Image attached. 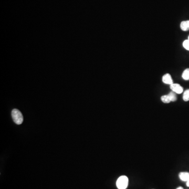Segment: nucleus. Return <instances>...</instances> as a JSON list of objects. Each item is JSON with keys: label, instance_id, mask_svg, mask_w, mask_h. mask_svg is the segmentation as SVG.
<instances>
[{"label": "nucleus", "instance_id": "nucleus-1", "mask_svg": "<svg viewBox=\"0 0 189 189\" xmlns=\"http://www.w3.org/2000/svg\"><path fill=\"white\" fill-rule=\"evenodd\" d=\"M129 180L127 176L122 175L118 178L117 182L116 185L118 189H126L128 185Z\"/></svg>", "mask_w": 189, "mask_h": 189}, {"label": "nucleus", "instance_id": "nucleus-2", "mask_svg": "<svg viewBox=\"0 0 189 189\" xmlns=\"http://www.w3.org/2000/svg\"><path fill=\"white\" fill-rule=\"evenodd\" d=\"M12 117L14 123L17 125H21L23 121V117L21 112L17 109H14L12 110Z\"/></svg>", "mask_w": 189, "mask_h": 189}, {"label": "nucleus", "instance_id": "nucleus-3", "mask_svg": "<svg viewBox=\"0 0 189 189\" xmlns=\"http://www.w3.org/2000/svg\"><path fill=\"white\" fill-rule=\"evenodd\" d=\"M170 88L172 92L177 94H180L183 92V88L181 85L178 84L173 83L172 85H170Z\"/></svg>", "mask_w": 189, "mask_h": 189}, {"label": "nucleus", "instance_id": "nucleus-4", "mask_svg": "<svg viewBox=\"0 0 189 189\" xmlns=\"http://www.w3.org/2000/svg\"><path fill=\"white\" fill-rule=\"evenodd\" d=\"M162 82L165 84L172 85L173 84L172 78L171 76L169 74H165L162 77Z\"/></svg>", "mask_w": 189, "mask_h": 189}, {"label": "nucleus", "instance_id": "nucleus-5", "mask_svg": "<svg viewBox=\"0 0 189 189\" xmlns=\"http://www.w3.org/2000/svg\"><path fill=\"white\" fill-rule=\"evenodd\" d=\"M180 28L182 31H188L189 30V20L182 21L180 24Z\"/></svg>", "mask_w": 189, "mask_h": 189}, {"label": "nucleus", "instance_id": "nucleus-6", "mask_svg": "<svg viewBox=\"0 0 189 189\" xmlns=\"http://www.w3.org/2000/svg\"><path fill=\"white\" fill-rule=\"evenodd\" d=\"M179 177L182 181L187 182L189 179V173L187 172H182L180 173Z\"/></svg>", "mask_w": 189, "mask_h": 189}, {"label": "nucleus", "instance_id": "nucleus-7", "mask_svg": "<svg viewBox=\"0 0 189 189\" xmlns=\"http://www.w3.org/2000/svg\"><path fill=\"white\" fill-rule=\"evenodd\" d=\"M169 97L170 98L171 102H175L177 100V94L173 92H169L168 94Z\"/></svg>", "mask_w": 189, "mask_h": 189}, {"label": "nucleus", "instance_id": "nucleus-8", "mask_svg": "<svg viewBox=\"0 0 189 189\" xmlns=\"http://www.w3.org/2000/svg\"><path fill=\"white\" fill-rule=\"evenodd\" d=\"M182 77L184 80H189V69H185L182 74Z\"/></svg>", "mask_w": 189, "mask_h": 189}, {"label": "nucleus", "instance_id": "nucleus-9", "mask_svg": "<svg viewBox=\"0 0 189 189\" xmlns=\"http://www.w3.org/2000/svg\"><path fill=\"white\" fill-rule=\"evenodd\" d=\"M161 100L162 102L165 104H168V103H170V102H171L168 94H165V95H163L162 96H161Z\"/></svg>", "mask_w": 189, "mask_h": 189}, {"label": "nucleus", "instance_id": "nucleus-10", "mask_svg": "<svg viewBox=\"0 0 189 189\" xmlns=\"http://www.w3.org/2000/svg\"><path fill=\"white\" fill-rule=\"evenodd\" d=\"M183 99L185 102L189 101V89L184 91L183 95Z\"/></svg>", "mask_w": 189, "mask_h": 189}, {"label": "nucleus", "instance_id": "nucleus-11", "mask_svg": "<svg viewBox=\"0 0 189 189\" xmlns=\"http://www.w3.org/2000/svg\"><path fill=\"white\" fill-rule=\"evenodd\" d=\"M183 46L185 50H189V40H184L183 43Z\"/></svg>", "mask_w": 189, "mask_h": 189}, {"label": "nucleus", "instance_id": "nucleus-12", "mask_svg": "<svg viewBox=\"0 0 189 189\" xmlns=\"http://www.w3.org/2000/svg\"><path fill=\"white\" fill-rule=\"evenodd\" d=\"M186 184H187V187H189V179L188 180V181H187V183H186Z\"/></svg>", "mask_w": 189, "mask_h": 189}, {"label": "nucleus", "instance_id": "nucleus-13", "mask_svg": "<svg viewBox=\"0 0 189 189\" xmlns=\"http://www.w3.org/2000/svg\"><path fill=\"white\" fill-rule=\"evenodd\" d=\"M177 189H183V188L181 187H178Z\"/></svg>", "mask_w": 189, "mask_h": 189}, {"label": "nucleus", "instance_id": "nucleus-14", "mask_svg": "<svg viewBox=\"0 0 189 189\" xmlns=\"http://www.w3.org/2000/svg\"><path fill=\"white\" fill-rule=\"evenodd\" d=\"M188 40H189V36H188Z\"/></svg>", "mask_w": 189, "mask_h": 189}]
</instances>
